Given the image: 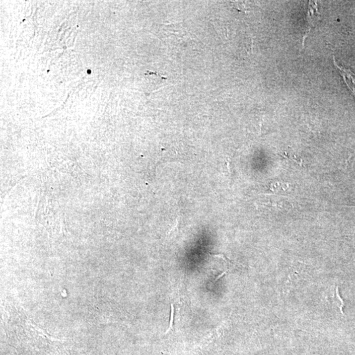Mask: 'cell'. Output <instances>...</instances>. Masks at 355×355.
<instances>
[{
	"instance_id": "obj_1",
	"label": "cell",
	"mask_w": 355,
	"mask_h": 355,
	"mask_svg": "<svg viewBox=\"0 0 355 355\" xmlns=\"http://www.w3.org/2000/svg\"><path fill=\"white\" fill-rule=\"evenodd\" d=\"M308 5L307 26H306V28H307V29H306L305 32H304L303 44H304L305 39L308 36V33H309L310 29H311L312 26H314V23H316V22L320 19V13H318V11L316 2L309 1L308 2Z\"/></svg>"
},
{
	"instance_id": "obj_2",
	"label": "cell",
	"mask_w": 355,
	"mask_h": 355,
	"mask_svg": "<svg viewBox=\"0 0 355 355\" xmlns=\"http://www.w3.org/2000/svg\"><path fill=\"white\" fill-rule=\"evenodd\" d=\"M333 59H334L335 66L340 71L339 72H340L341 75H342L347 86L350 89L355 96V74L350 70H346V69H344L343 67L339 66L336 62V60H335L334 57H333Z\"/></svg>"
},
{
	"instance_id": "obj_3",
	"label": "cell",
	"mask_w": 355,
	"mask_h": 355,
	"mask_svg": "<svg viewBox=\"0 0 355 355\" xmlns=\"http://www.w3.org/2000/svg\"><path fill=\"white\" fill-rule=\"evenodd\" d=\"M334 299L335 302H336V305L340 308L341 312L344 313V312H343V307H344V303L342 297H340V293H339L338 287H336V289H335Z\"/></svg>"
},
{
	"instance_id": "obj_4",
	"label": "cell",
	"mask_w": 355,
	"mask_h": 355,
	"mask_svg": "<svg viewBox=\"0 0 355 355\" xmlns=\"http://www.w3.org/2000/svg\"><path fill=\"white\" fill-rule=\"evenodd\" d=\"M170 307H171V312H170L169 327H168V330H166L165 334H168V332L171 331V330L173 329L174 316V307L173 304H171V305H170Z\"/></svg>"
},
{
	"instance_id": "obj_5",
	"label": "cell",
	"mask_w": 355,
	"mask_h": 355,
	"mask_svg": "<svg viewBox=\"0 0 355 355\" xmlns=\"http://www.w3.org/2000/svg\"><path fill=\"white\" fill-rule=\"evenodd\" d=\"M228 271H229V270H226V271L223 272V273L222 274H221L220 275H219L218 277L216 278V280H215L214 282H216L217 281H218V279H220L221 277H222L223 276L226 275V274L227 273H228Z\"/></svg>"
}]
</instances>
